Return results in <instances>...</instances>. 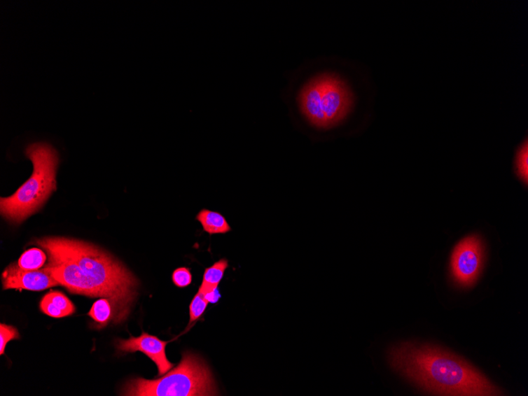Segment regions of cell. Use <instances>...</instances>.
Segmentation results:
<instances>
[{
    "label": "cell",
    "instance_id": "obj_1",
    "mask_svg": "<svg viewBox=\"0 0 528 396\" xmlns=\"http://www.w3.org/2000/svg\"><path fill=\"white\" fill-rule=\"evenodd\" d=\"M391 369L432 395L497 396L504 393L464 358L441 347L417 342L392 346Z\"/></svg>",
    "mask_w": 528,
    "mask_h": 396
},
{
    "label": "cell",
    "instance_id": "obj_2",
    "mask_svg": "<svg viewBox=\"0 0 528 396\" xmlns=\"http://www.w3.org/2000/svg\"><path fill=\"white\" fill-rule=\"evenodd\" d=\"M47 253L69 258L81 267L99 297L108 298L114 308L115 325L125 321L136 301L139 282L133 274L111 255L82 241L46 237L36 241Z\"/></svg>",
    "mask_w": 528,
    "mask_h": 396
},
{
    "label": "cell",
    "instance_id": "obj_3",
    "mask_svg": "<svg viewBox=\"0 0 528 396\" xmlns=\"http://www.w3.org/2000/svg\"><path fill=\"white\" fill-rule=\"evenodd\" d=\"M25 154L33 163L32 175L15 194L0 199L1 215L17 224L38 212L57 190V150L47 143H34L27 146Z\"/></svg>",
    "mask_w": 528,
    "mask_h": 396
},
{
    "label": "cell",
    "instance_id": "obj_4",
    "mask_svg": "<svg viewBox=\"0 0 528 396\" xmlns=\"http://www.w3.org/2000/svg\"><path fill=\"white\" fill-rule=\"evenodd\" d=\"M210 368L204 359L184 352L181 362L161 379H136L126 383L122 395L206 396L218 395Z\"/></svg>",
    "mask_w": 528,
    "mask_h": 396
},
{
    "label": "cell",
    "instance_id": "obj_5",
    "mask_svg": "<svg viewBox=\"0 0 528 396\" xmlns=\"http://www.w3.org/2000/svg\"><path fill=\"white\" fill-rule=\"evenodd\" d=\"M299 105L312 125L330 129L339 124L351 111L352 94L340 79L321 76L313 79L300 91Z\"/></svg>",
    "mask_w": 528,
    "mask_h": 396
},
{
    "label": "cell",
    "instance_id": "obj_6",
    "mask_svg": "<svg viewBox=\"0 0 528 396\" xmlns=\"http://www.w3.org/2000/svg\"><path fill=\"white\" fill-rule=\"evenodd\" d=\"M483 242L478 236L460 241L452 255V276L459 285L469 288L480 277L484 263Z\"/></svg>",
    "mask_w": 528,
    "mask_h": 396
},
{
    "label": "cell",
    "instance_id": "obj_7",
    "mask_svg": "<svg viewBox=\"0 0 528 396\" xmlns=\"http://www.w3.org/2000/svg\"><path fill=\"white\" fill-rule=\"evenodd\" d=\"M48 264L43 268L57 280L60 285L71 294L99 297L90 280L83 275L81 267L73 260L61 255L47 253Z\"/></svg>",
    "mask_w": 528,
    "mask_h": 396
},
{
    "label": "cell",
    "instance_id": "obj_8",
    "mask_svg": "<svg viewBox=\"0 0 528 396\" xmlns=\"http://www.w3.org/2000/svg\"><path fill=\"white\" fill-rule=\"evenodd\" d=\"M168 344L144 332L139 337H131L128 339L118 340L116 348L125 353H144L156 364L158 376H162L174 367V364L168 360L165 355V346Z\"/></svg>",
    "mask_w": 528,
    "mask_h": 396
},
{
    "label": "cell",
    "instance_id": "obj_9",
    "mask_svg": "<svg viewBox=\"0 0 528 396\" xmlns=\"http://www.w3.org/2000/svg\"><path fill=\"white\" fill-rule=\"evenodd\" d=\"M4 290L17 289L41 291L60 283L50 274L41 268L39 271H26L14 263L6 268L2 275Z\"/></svg>",
    "mask_w": 528,
    "mask_h": 396
},
{
    "label": "cell",
    "instance_id": "obj_10",
    "mask_svg": "<svg viewBox=\"0 0 528 396\" xmlns=\"http://www.w3.org/2000/svg\"><path fill=\"white\" fill-rule=\"evenodd\" d=\"M195 218L200 222L205 232L210 235L225 234L232 230L225 218L216 211L202 209Z\"/></svg>",
    "mask_w": 528,
    "mask_h": 396
},
{
    "label": "cell",
    "instance_id": "obj_11",
    "mask_svg": "<svg viewBox=\"0 0 528 396\" xmlns=\"http://www.w3.org/2000/svg\"><path fill=\"white\" fill-rule=\"evenodd\" d=\"M228 267L229 262L226 259H221L212 266L207 267L204 271L199 292L206 296L218 289V285L222 281L225 272Z\"/></svg>",
    "mask_w": 528,
    "mask_h": 396
},
{
    "label": "cell",
    "instance_id": "obj_12",
    "mask_svg": "<svg viewBox=\"0 0 528 396\" xmlns=\"http://www.w3.org/2000/svg\"><path fill=\"white\" fill-rule=\"evenodd\" d=\"M99 327L107 326L114 319V308L108 298H101L95 302L88 313Z\"/></svg>",
    "mask_w": 528,
    "mask_h": 396
},
{
    "label": "cell",
    "instance_id": "obj_13",
    "mask_svg": "<svg viewBox=\"0 0 528 396\" xmlns=\"http://www.w3.org/2000/svg\"><path fill=\"white\" fill-rule=\"evenodd\" d=\"M46 254L38 248L27 250L17 262L18 267L26 271H39L44 267Z\"/></svg>",
    "mask_w": 528,
    "mask_h": 396
},
{
    "label": "cell",
    "instance_id": "obj_14",
    "mask_svg": "<svg viewBox=\"0 0 528 396\" xmlns=\"http://www.w3.org/2000/svg\"><path fill=\"white\" fill-rule=\"evenodd\" d=\"M48 300L53 302L55 306L63 311L67 316L76 312V307L69 300V298L59 291H51L45 296Z\"/></svg>",
    "mask_w": 528,
    "mask_h": 396
},
{
    "label": "cell",
    "instance_id": "obj_15",
    "mask_svg": "<svg viewBox=\"0 0 528 396\" xmlns=\"http://www.w3.org/2000/svg\"><path fill=\"white\" fill-rule=\"evenodd\" d=\"M209 303L210 302H208L205 295L201 294L200 292L198 291V293L196 294L193 297L191 304H190L189 324H192L193 322H195L201 318L202 314L204 313Z\"/></svg>",
    "mask_w": 528,
    "mask_h": 396
},
{
    "label": "cell",
    "instance_id": "obj_16",
    "mask_svg": "<svg viewBox=\"0 0 528 396\" xmlns=\"http://www.w3.org/2000/svg\"><path fill=\"white\" fill-rule=\"evenodd\" d=\"M20 339V334L14 327L1 324L0 325V353L4 355L6 346L11 340Z\"/></svg>",
    "mask_w": 528,
    "mask_h": 396
},
{
    "label": "cell",
    "instance_id": "obj_17",
    "mask_svg": "<svg viewBox=\"0 0 528 396\" xmlns=\"http://www.w3.org/2000/svg\"><path fill=\"white\" fill-rule=\"evenodd\" d=\"M173 282L177 288H184L191 285L193 276L191 271L187 267H179L173 273Z\"/></svg>",
    "mask_w": 528,
    "mask_h": 396
},
{
    "label": "cell",
    "instance_id": "obj_18",
    "mask_svg": "<svg viewBox=\"0 0 528 396\" xmlns=\"http://www.w3.org/2000/svg\"><path fill=\"white\" fill-rule=\"evenodd\" d=\"M527 143H525L524 147L521 148L517 156V174L522 180L527 182Z\"/></svg>",
    "mask_w": 528,
    "mask_h": 396
},
{
    "label": "cell",
    "instance_id": "obj_19",
    "mask_svg": "<svg viewBox=\"0 0 528 396\" xmlns=\"http://www.w3.org/2000/svg\"><path fill=\"white\" fill-rule=\"evenodd\" d=\"M40 308L43 313L53 318H62L67 316L62 310L55 306V304L48 300L46 297L42 298Z\"/></svg>",
    "mask_w": 528,
    "mask_h": 396
},
{
    "label": "cell",
    "instance_id": "obj_20",
    "mask_svg": "<svg viewBox=\"0 0 528 396\" xmlns=\"http://www.w3.org/2000/svg\"><path fill=\"white\" fill-rule=\"evenodd\" d=\"M209 302L216 303L218 301L220 295L218 289L205 296Z\"/></svg>",
    "mask_w": 528,
    "mask_h": 396
}]
</instances>
